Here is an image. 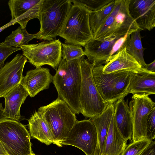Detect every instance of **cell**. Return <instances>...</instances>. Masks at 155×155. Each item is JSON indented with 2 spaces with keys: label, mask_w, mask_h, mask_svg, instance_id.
<instances>
[{
  "label": "cell",
  "mask_w": 155,
  "mask_h": 155,
  "mask_svg": "<svg viewBox=\"0 0 155 155\" xmlns=\"http://www.w3.org/2000/svg\"><path fill=\"white\" fill-rule=\"evenodd\" d=\"M40 0H9L8 5L11 12V19L14 21L34 7Z\"/></svg>",
  "instance_id": "obj_26"
},
{
  "label": "cell",
  "mask_w": 155,
  "mask_h": 155,
  "mask_svg": "<svg viewBox=\"0 0 155 155\" xmlns=\"http://www.w3.org/2000/svg\"><path fill=\"white\" fill-rule=\"evenodd\" d=\"M26 57L18 54L10 62L0 69V97H4L9 91L20 84Z\"/></svg>",
  "instance_id": "obj_12"
},
{
  "label": "cell",
  "mask_w": 155,
  "mask_h": 155,
  "mask_svg": "<svg viewBox=\"0 0 155 155\" xmlns=\"http://www.w3.org/2000/svg\"><path fill=\"white\" fill-rule=\"evenodd\" d=\"M0 155H8L0 142Z\"/></svg>",
  "instance_id": "obj_35"
},
{
  "label": "cell",
  "mask_w": 155,
  "mask_h": 155,
  "mask_svg": "<svg viewBox=\"0 0 155 155\" xmlns=\"http://www.w3.org/2000/svg\"><path fill=\"white\" fill-rule=\"evenodd\" d=\"M53 78L48 68L36 67L27 72L20 84L27 91L29 95L34 97L40 92L48 88L52 82Z\"/></svg>",
  "instance_id": "obj_15"
},
{
  "label": "cell",
  "mask_w": 155,
  "mask_h": 155,
  "mask_svg": "<svg viewBox=\"0 0 155 155\" xmlns=\"http://www.w3.org/2000/svg\"><path fill=\"white\" fill-rule=\"evenodd\" d=\"M35 155V154L34 153H32L31 154V155Z\"/></svg>",
  "instance_id": "obj_37"
},
{
  "label": "cell",
  "mask_w": 155,
  "mask_h": 155,
  "mask_svg": "<svg viewBox=\"0 0 155 155\" xmlns=\"http://www.w3.org/2000/svg\"><path fill=\"white\" fill-rule=\"evenodd\" d=\"M127 142L117 127L114 114L104 142L103 155H121L127 145Z\"/></svg>",
  "instance_id": "obj_21"
},
{
  "label": "cell",
  "mask_w": 155,
  "mask_h": 155,
  "mask_svg": "<svg viewBox=\"0 0 155 155\" xmlns=\"http://www.w3.org/2000/svg\"><path fill=\"white\" fill-rule=\"evenodd\" d=\"M128 93L139 95L155 94V73L142 68L131 76L128 88Z\"/></svg>",
  "instance_id": "obj_18"
},
{
  "label": "cell",
  "mask_w": 155,
  "mask_h": 155,
  "mask_svg": "<svg viewBox=\"0 0 155 155\" xmlns=\"http://www.w3.org/2000/svg\"><path fill=\"white\" fill-rule=\"evenodd\" d=\"M29 93L20 83L4 96L5 106L3 115L5 118L20 121L21 119L20 109Z\"/></svg>",
  "instance_id": "obj_17"
},
{
  "label": "cell",
  "mask_w": 155,
  "mask_h": 155,
  "mask_svg": "<svg viewBox=\"0 0 155 155\" xmlns=\"http://www.w3.org/2000/svg\"><path fill=\"white\" fill-rule=\"evenodd\" d=\"M127 52L141 65L145 68L147 64L144 58V50L141 41L140 30L138 29L130 35H128L124 44Z\"/></svg>",
  "instance_id": "obj_23"
},
{
  "label": "cell",
  "mask_w": 155,
  "mask_h": 155,
  "mask_svg": "<svg viewBox=\"0 0 155 155\" xmlns=\"http://www.w3.org/2000/svg\"><path fill=\"white\" fill-rule=\"evenodd\" d=\"M140 155H155V142L152 140Z\"/></svg>",
  "instance_id": "obj_32"
},
{
  "label": "cell",
  "mask_w": 155,
  "mask_h": 155,
  "mask_svg": "<svg viewBox=\"0 0 155 155\" xmlns=\"http://www.w3.org/2000/svg\"><path fill=\"white\" fill-rule=\"evenodd\" d=\"M97 142L96 128L90 119L77 120L61 145L75 147L82 150L86 155H94Z\"/></svg>",
  "instance_id": "obj_10"
},
{
  "label": "cell",
  "mask_w": 155,
  "mask_h": 155,
  "mask_svg": "<svg viewBox=\"0 0 155 155\" xmlns=\"http://www.w3.org/2000/svg\"><path fill=\"white\" fill-rule=\"evenodd\" d=\"M73 4L83 6L91 11H97L113 0H70Z\"/></svg>",
  "instance_id": "obj_29"
},
{
  "label": "cell",
  "mask_w": 155,
  "mask_h": 155,
  "mask_svg": "<svg viewBox=\"0 0 155 155\" xmlns=\"http://www.w3.org/2000/svg\"><path fill=\"white\" fill-rule=\"evenodd\" d=\"M91 11L79 5H72L59 36L69 44L81 46L93 38L89 21Z\"/></svg>",
  "instance_id": "obj_7"
},
{
  "label": "cell",
  "mask_w": 155,
  "mask_h": 155,
  "mask_svg": "<svg viewBox=\"0 0 155 155\" xmlns=\"http://www.w3.org/2000/svg\"><path fill=\"white\" fill-rule=\"evenodd\" d=\"M103 65L94 67L92 74L95 85L106 103L114 104L128 94V88L132 74L129 71L108 74L102 72Z\"/></svg>",
  "instance_id": "obj_6"
},
{
  "label": "cell",
  "mask_w": 155,
  "mask_h": 155,
  "mask_svg": "<svg viewBox=\"0 0 155 155\" xmlns=\"http://www.w3.org/2000/svg\"><path fill=\"white\" fill-rule=\"evenodd\" d=\"M82 57L69 61L62 59L53 78L52 83L58 97L64 101L76 114L80 113V62Z\"/></svg>",
  "instance_id": "obj_1"
},
{
  "label": "cell",
  "mask_w": 155,
  "mask_h": 155,
  "mask_svg": "<svg viewBox=\"0 0 155 155\" xmlns=\"http://www.w3.org/2000/svg\"><path fill=\"white\" fill-rule=\"evenodd\" d=\"M21 48L22 55L36 68L48 65L56 71L62 60V43L59 39L28 44Z\"/></svg>",
  "instance_id": "obj_9"
},
{
  "label": "cell",
  "mask_w": 155,
  "mask_h": 155,
  "mask_svg": "<svg viewBox=\"0 0 155 155\" xmlns=\"http://www.w3.org/2000/svg\"><path fill=\"white\" fill-rule=\"evenodd\" d=\"M16 23L14 21H10L9 22L3 26L0 27V32L7 27L15 24Z\"/></svg>",
  "instance_id": "obj_34"
},
{
  "label": "cell",
  "mask_w": 155,
  "mask_h": 155,
  "mask_svg": "<svg viewBox=\"0 0 155 155\" xmlns=\"http://www.w3.org/2000/svg\"><path fill=\"white\" fill-rule=\"evenodd\" d=\"M147 138L153 140L155 138V107L151 110L147 122Z\"/></svg>",
  "instance_id": "obj_31"
},
{
  "label": "cell",
  "mask_w": 155,
  "mask_h": 155,
  "mask_svg": "<svg viewBox=\"0 0 155 155\" xmlns=\"http://www.w3.org/2000/svg\"><path fill=\"white\" fill-rule=\"evenodd\" d=\"M120 38L90 40L84 46L85 55L87 56V60L94 67L105 64L111 56L115 43Z\"/></svg>",
  "instance_id": "obj_14"
},
{
  "label": "cell",
  "mask_w": 155,
  "mask_h": 155,
  "mask_svg": "<svg viewBox=\"0 0 155 155\" xmlns=\"http://www.w3.org/2000/svg\"><path fill=\"white\" fill-rule=\"evenodd\" d=\"M30 136L25 126L18 121L0 119V142L8 155H30Z\"/></svg>",
  "instance_id": "obj_8"
},
{
  "label": "cell",
  "mask_w": 155,
  "mask_h": 155,
  "mask_svg": "<svg viewBox=\"0 0 155 155\" xmlns=\"http://www.w3.org/2000/svg\"><path fill=\"white\" fill-rule=\"evenodd\" d=\"M84 55V52L80 45L62 43V59L69 61L81 58Z\"/></svg>",
  "instance_id": "obj_27"
},
{
  "label": "cell",
  "mask_w": 155,
  "mask_h": 155,
  "mask_svg": "<svg viewBox=\"0 0 155 155\" xmlns=\"http://www.w3.org/2000/svg\"><path fill=\"white\" fill-rule=\"evenodd\" d=\"M72 4L70 0H41L37 17L40 23L35 38L47 41L59 36Z\"/></svg>",
  "instance_id": "obj_2"
},
{
  "label": "cell",
  "mask_w": 155,
  "mask_h": 155,
  "mask_svg": "<svg viewBox=\"0 0 155 155\" xmlns=\"http://www.w3.org/2000/svg\"><path fill=\"white\" fill-rule=\"evenodd\" d=\"M129 10L140 30L155 27V0H130Z\"/></svg>",
  "instance_id": "obj_13"
},
{
  "label": "cell",
  "mask_w": 155,
  "mask_h": 155,
  "mask_svg": "<svg viewBox=\"0 0 155 155\" xmlns=\"http://www.w3.org/2000/svg\"><path fill=\"white\" fill-rule=\"evenodd\" d=\"M28 122L31 136L47 145L53 143L54 138L52 131L38 111L33 114Z\"/></svg>",
  "instance_id": "obj_22"
},
{
  "label": "cell",
  "mask_w": 155,
  "mask_h": 155,
  "mask_svg": "<svg viewBox=\"0 0 155 155\" xmlns=\"http://www.w3.org/2000/svg\"><path fill=\"white\" fill-rule=\"evenodd\" d=\"M130 1L116 0L112 11L102 26L93 35V38L104 40L120 38L140 29L130 13Z\"/></svg>",
  "instance_id": "obj_4"
},
{
  "label": "cell",
  "mask_w": 155,
  "mask_h": 155,
  "mask_svg": "<svg viewBox=\"0 0 155 155\" xmlns=\"http://www.w3.org/2000/svg\"><path fill=\"white\" fill-rule=\"evenodd\" d=\"M114 104V115L117 127L127 141L131 140L133 124L129 106L124 98L119 100Z\"/></svg>",
  "instance_id": "obj_20"
},
{
  "label": "cell",
  "mask_w": 155,
  "mask_h": 155,
  "mask_svg": "<svg viewBox=\"0 0 155 155\" xmlns=\"http://www.w3.org/2000/svg\"><path fill=\"white\" fill-rule=\"evenodd\" d=\"M129 103L133 124V142L147 138V122L155 103L149 95L133 94Z\"/></svg>",
  "instance_id": "obj_11"
},
{
  "label": "cell",
  "mask_w": 155,
  "mask_h": 155,
  "mask_svg": "<svg viewBox=\"0 0 155 155\" xmlns=\"http://www.w3.org/2000/svg\"><path fill=\"white\" fill-rule=\"evenodd\" d=\"M144 68L148 71L155 73V60L148 64H147L146 67Z\"/></svg>",
  "instance_id": "obj_33"
},
{
  "label": "cell",
  "mask_w": 155,
  "mask_h": 155,
  "mask_svg": "<svg viewBox=\"0 0 155 155\" xmlns=\"http://www.w3.org/2000/svg\"><path fill=\"white\" fill-rule=\"evenodd\" d=\"M151 141L146 138L133 142L127 145L121 155H140Z\"/></svg>",
  "instance_id": "obj_28"
},
{
  "label": "cell",
  "mask_w": 155,
  "mask_h": 155,
  "mask_svg": "<svg viewBox=\"0 0 155 155\" xmlns=\"http://www.w3.org/2000/svg\"><path fill=\"white\" fill-rule=\"evenodd\" d=\"M4 109L2 106V103H0V119L5 118L3 115Z\"/></svg>",
  "instance_id": "obj_36"
},
{
  "label": "cell",
  "mask_w": 155,
  "mask_h": 155,
  "mask_svg": "<svg viewBox=\"0 0 155 155\" xmlns=\"http://www.w3.org/2000/svg\"><path fill=\"white\" fill-rule=\"evenodd\" d=\"M114 110V104H109L101 114L90 119L95 126L97 136L94 155H103L104 142Z\"/></svg>",
  "instance_id": "obj_19"
},
{
  "label": "cell",
  "mask_w": 155,
  "mask_h": 155,
  "mask_svg": "<svg viewBox=\"0 0 155 155\" xmlns=\"http://www.w3.org/2000/svg\"><path fill=\"white\" fill-rule=\"evenodd\" d=\"M115 1L116 0H113L100 9L90 12L89 21L93 35L102 26L112 11Z\"/></svg>",
  "instance_id": "obj_24"
},
{
  "label": "cell",
  "mask_w": 155,
  "mask_h": 155,
  "mask_svg": "<svg viewBox=\"0 0 155 155\" xmlns=\"http://www.w3.org/2000/svg\"><path fill=\"white\" fill-rule=\"evenodd\" d=\"M34 38V34H29L25 28L20 26L12 31L3 42L9 47L21 48L22 46L28 44L29 41Z\"/></svg>",
  "instance_id": "obj_25"
},
{
  "label": "cell",
  "mask_w": 155,
  "mask_h": 155,
  "mask_svg": "<svg viewBox=\"0 0 155 155\" xmlns=\"http://www.w3.org/2000/svg\"><path fill=\"white\" fill-rule=\"evenodd\" d=\"M81 83L79 97L80 113L90 118L101 114L109 104L105 103L95 85L92 74L94 67L83 56L80 62Z\"/></svg>",
  "instance_id": "obj_5"
},
{
  "label": "cell",
  "mask_w": 155,
  "mask_h": 155,
  "mask_svg": "<svg viewBox=\"0 0 155 155\" xmlns=\"http://www.w3.org/2000/svg\"><path fill=\"white\" fill-rule=\"evenodd\" d=\"M142 67L137 61L127 51L123 46L110 57L107 62L103 65L102 72L108 74L129 71L138 73Z\"/></svg>",
  "instance_id": "obj_16"
},
{
  "label": "cell",
  "mask_w": 155,
  "mask_h": 155,
  "mask_svg": "<svg viewBox=\"0 0 155 155\" xmlns=\"http://www.w3.org/2000/svg\"><path fill=\"white\" fill-rule=\"evenodd\" d=\"M21 50V48L8 46L3 42L0 43V69L4 66L5 60L10 55L14 52Z\"/></svg>",
  "instance_id": "obj_30"
},
{
  "label": "cell",
  "mask_w": 155,
  "mask_h": 155,
  "mask_svg": "<svg viewBox=\"0 0 155 155\" xmlns=\"http://www.w3.org/2000/svg\"><path fill=\"white\" fill-rule=\"evenodd\" d=\"M38 111L50 127L54 136L53 144L61 147L77 120L76 114L58 97L49 104L41 106Z\"/></svg>",
  "instance_id": "obj_3"
}]
</instances>
